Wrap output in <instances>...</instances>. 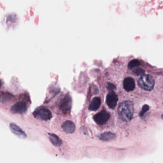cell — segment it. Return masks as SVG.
<instances>
[{
	"mask_svg": "<svg viewBox=\"0 0 163 163\" xmlns=\"http://www.w3.org/2000/svg\"><path fill=\"white\" fill-rule=\"evenodd\" d=\"M102 101L99 97H95L91 101L88 107V110L91 111H96L101 106Z\"/></svg>",
	"mask_w": 163,
	"mask_h": 163,
	"instance_id": "11",
	"label": "cell"
},
{
	"mask_svg": "<svg viewBox=\"0 0 163 163\" xmlns=\"http://www.w3.org/2000/svg\"><path fill=\"white\" fill-rule=\"evenodd\" d=\"M27 110V105L23 102H17L11 107V112L13 113L23 114Z\"/></svg>",
	"mask_w": 163,
	"mask_h": 163,
	"instance_id": "7",
	"label": "cell"
},
{
	"mask_svg": "<svg viewBox=\"0 0 163 163\" xmlns=\"http://www.w3.org/2000/svg\"><path fill=\"white\" fill-rule=\"evenodd\" d=\"M72 100L71 97L68 93L60 100L59 104V107L63 112L67 113L70 110L72 107Z\"/></svg>",
	"mask_w": 163,
	"mask_h": 163,
	"instance_id": "4",
	"label": "cell"
},
{
	"mask_svg": "<svg viewBox=\"0 0 163 163\" xmlns=\"http://www.w3.org/2000/svg\"><path fill=\"white\" fill-rule=\"evenodd\" d=\"M123 86L127 91H131L133 90L135 87V80L131 77H126L124 80Z\"/></svg>",
	"mask_w": 163,
	"mask_h": 163,
	"instance_id": "10",
	"label": "cell"
},
{
	"mask_svg": "<svg viewBox=\"0 0 163 163\" xmlns=\"http://www.w3.org/2000/svg\"><path fill=\"white\" fill-rule=\"evenodd\" d=\"M49 139L52 144L55 146H60L62 144V140L59 136L53 133H48Z\"/></svg>",
	"mask_w": 163,
	"mask_h": 163,
	"instance_id": "12",
	"label": "cell"
},
{
	"mask_svg": "<svg viewBox=\"0 0 163 163\" xmlns=\"http://www.w3.org/2000/svg\"><path fill=\"white\" fill-rule=\"evenodd\" d=\"M33 115L36 118L44 121L50 120L52 117V114L50 111L43 107L37 108L33 113Z\"/></svg>",
	"mask_w": 163,
	"mask_h": 163,
	"instance_id": "3",
	"label": "cell"
},
{
	"mask_svg": "<svg viewBox=\"0 0 163 163\" xmlns=\"http://www.w3.org/2000/svg\"><path fill=\"white\" fill-rule=\"evenodd\" d=\"M10 128L12 133L16 135L21 139H26L27 138V135L20 127H19L16 124L11 123L10 124Z\"/></svg>",
	"mask_w": 163,
	"mask_h": 163,
	"instance_id": "8",
	"label": "cell"
},
{
	"mask_svg": "<svg viewBox=\"0 0 163 163\" xmlns=\"http://www.w3.org/2000/svg\"><path fill=\"white\" fill-rule=\"evenodd\" d=\"M118 101V97L114 91H111L106 97V102L108 106L111 109H113L117 105Z\"/></svg>",
	"mask_w": 163,
	"mask_h": 163,
	"instance_id": "6",
	"label": "cell"
},
{
	"mask_svg": "<svg viewBox=\"0 0 163 163\" xmlns=\"http://www.w3.org/2000/svg\"><path fill=\"white\" fill-rule=\"evenodd\" d=\"M149 109V106L147 105H144V106H143V108H142L141 111L139 113V116H141V117H142L144 115V113L147 111H148Z\"/></svg>",
	"mask_w": 163,
	"mask_h": 163,
	"instance_id": "15",
	"label": "cell"
},
{
	"mask_svg": "<svg viewBox=\"0 0 163 163\" xmlns=\"http://www.w3.org/2000/svg\"><path fill=\"white\" fill-rule=\"evenodd\" d=\"M118 112L121 120L125 122H129L133 117V104L131 101L123 102L119 106Z\"/></svg>",
	"mask_w": 163,
	"mask_h": 163,
	"instance_id": "1",
	"label": "cell"
},
{
	"mask_svg": "<svg viewBox=\"0 0 163 163\" xmlns=\"http://www.w3.org/2000/svg\"><path fill=\"white\" fill-rule=\"evenodd\" d=\"M133 74L135 75L139 76V75H143L144 73V70L142 68H138L135 69L133 70Z\"/></svg>",
	"mask_w": 163,
	"mask_h": 163,
	"instance_id": "16",
	"label": "cell"
},
{
	"mask_svg": "<svg viewBox=\"0 0 163 163\" xmlns=\"http://www.w3.org/2000/svg\"><path fill=\"white\" fill-rule=\"evenodd\" d=\"M99 138L104 141H111L115 138V135L111 132H105L99 135Z\"/></svg>",
	"mask_w": 163,
	"mask_h": 163,
	"instance_id": "13",
	"label": "cell"
},
{
	"mask_svg": "<svg viewBox=\"0 0 163 163\" xmlns=\"http://www.w3.org/2000/svg\"><path fill=\"white\" fill-rule=\"evenodd\" d=\"M162 119H163V115H162Z\"/></svg>",
	"mask_w": 163,
	"mask_h": 163,
	"instance_id": "18",
	"label": "cell"
},
{
	"mask_svg": "<svg viewBox=\"0 0 163 163\" xmlns=\"http://www.w3.org/2000/svg\"><path fill=\"white\" fill-rule=\"evenodd\" d=\"M107 88L109 91H113L114 89H115L116 87L114 84L111 83H108L107 85Z\"/></svg>",
	"mask_w": 163,
	"mask_h": 163,
	"instance_id": "17",
	"label": "cell"
},
{
	"mask_svg": "<svg viewBox=\"0 0 163 163\" xmlns=\"http://www.w3.org/2000/svg\"><path fill=\"white\" fill-rule=\"evenodd\" d=\"M110 117L109 113L105 110H102L95 114L93 116L95 122L99 125H103L107 122Z\"/></svg>",
	"mask_w": 163,
	"mask_h": 163,
	"instance_id": "5",
	"label": "cell"
},
{
	"mask_svg": "<svg viewBox=\"0 0 163 163\" xmlns=\"http://www.w3.org/2000/svg\"><path fill=\"white\" fill-rule=\"evenodd\" d=\"M64 132L67 133H72L75 132L76 126L73 122L71 121H66L61 125Z\"/></svg>",
	"mask_w": 163,
	"mask_h": 163,
	"instance_id": "9",
	"label": "cell"
},
{
	"mask_svg": "<svg viewBox=\"0 0 163 163\" xmlns=\"http://www.w3.org/2000/svg\"><path fill=\"white\" fill-rule=\"evenodd\" d=\"M138 84L141 88L146 91H151L154 88L155 81L150 75H143L139 79Z\"/></svg>",
	"mask_w": 163,
	"mask_h": 163,
	"instance_id": "2",
	"label": "cell"
},
{
	"mask_svg": "<svg viewBox=\"0 0 163 163\" xmlns=\"http://www.w3.org/2000/svg\"><path fill=\"white\" fill-rule=\"evenodd\" d=\"M140 65V61L137 59H133L128 64V68L129 69H132V68L137 67Z\"/></svg>",
	"mask_w": 163,
	"mask_h": 163,
	"instance_id": "14",
	"label": "cell"
}]
</instances>
